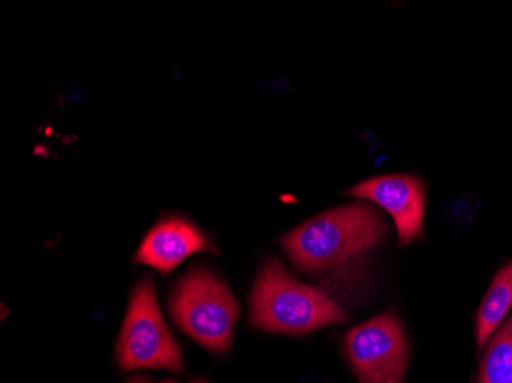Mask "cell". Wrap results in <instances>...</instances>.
Wrapping results in <instances>:
<instances>
[{"mask_svg": "<svg viewBox=\"0 0 512 383\" xmlns=\"http://www.w3.org/2000/svg\"><path fill=\"white\" fill-rule=\"evenodd\" d=\"M388 224L367 203H352L319 213L281 236L279 244L302 272L338 269L381 243Z\"/></svg>", "mask_w": 512, "mask_h": 383, "instance_id": "1", "label": "cell"}, {"mask_svg": "<svg viewBox=\"0 0 512 383\" xmlns=\"http://www.w3.org/2000/svg\"><path fill=\"white\" fill-rule=\"evenodd\" d=\"M327 293L293 278L278 259H267L250 296L249 321L258 330L304 334L347 321Z\"/></svg>", "mask_w": 512, "mask_h": 383, "instance_id": "2", "label": "cell"}, {"mask_svg": "<svg viewBox=\"0 0 512 383\" xmlns=\"http://www.w3.org/2000/svg\"><path fill=\"white\" fill-rule=\"evenodd\" d=\"M169 308L178 327L207 350L226 353L232 347L237 299L211 270L186 273L172 293Z\"/></svg>", "mask_w": 512, "mask_h": 383, "instance_id": "3", "label": "cell"}, {"mask_svg": "<svg viewBox=\"0 0 512 383\" xmlns=\"http://www.w3.org/2000/svg\"><path fill=\"white\" fill-rule=\"evenodd\" d=\"M117 357L125 371L161 368L180 373L183 354L161 316L154 284L145 278L135 285L120 331Z\"/></svg>", "mask_w": 512, "mask_h": 383, "instance_id": "4", "label": "cell"}, {"mask_svg": "<svg viewBox=\"0 0 512 383\" xmlns=\"http://www.w3.org/2000/svg\"><path fill=\"white\" fill-rule=\"evenodd\" d=\"M345 353L361 383L404 382L408 342L394 313L375 316L348 331Z\"/></svg>", "mask_w": 512, "mask_h": 383, "instance_id": "5", "label": "cell"}, {"mask_svg": "<svg viewBox=\"0 0 512 383\" xmlns=\"http://www.w3.org/2000/svg\"><path fill=\"white\" fill-rule=\"evenodd\" d=\"M345 194L373 201L390 213L398 229L401 246L421 238L427 203V192L421 178L404 174L381 175L361 181Z\"/></svg>", "mask_w": 512, "mask_h": 383, "instance_id": "6", "label": "cell"}, {"mask_svg": "<svg viewBox=\"0 0 512 383\" xmlns=\"http://www.w3.org/2000/svg\"><path fill=\"white\" fill-rule=\"evenodd\" d=\"M200 252H212L207 236L194 224L171 217L158 223L146 235L135 259L168 275L180 266L181 261Z\"/></svg>", "mask_w": 512, "mask_h": 383, "instance_id": "7", "label": "cell"}, {"mask_svg": "<svg viewBox=\"0 0 512 383\" xmlns=\"http://www.w3.org/2000/svg\"><path fill=\"white\" fill-rule=\"evenodd\" d=\"M512 307V261L497 272L480 305L476 319V341L480 348L493 338Z\"/></svg>", "mask_w": 512, "mask_h": 383, "instance_id": "8", "label": "cell"}, {"mask_svg": "<svg viewBox=\"0 0 512 383\" xmlns=\"http://www.w3.org/2000/svg\"><path fill=\"white\" fill-rule=\"evenodd\" d=\"M477 383H512V316L490 339Z\"/></svg>", "mask_w": 512, "mask_h": 383, "instance_id": "9", "label": "cell"}, {"mask_svg": "<svg viewBox=\"0 0 512 383\" xmlns=\"http://www.w3.org/2000/svg\"><path fill=\"white\" fill-rule=\"evenodd\" d=\"M129 383H154L151 380L145 379V377H134V379L129 380ZM160 383H175L174 380H165V382Z\"/></svg>", "mask_w": 512, "mask_h": 383, "instance_id": "10", "label": "cell"}, {"mask_svg": "<svg viewBox=\"0 0 512 383\" xmlns=\"http://www.w3.org/2000/svg\"><path fill=\"white\" fill-rule=\"evenodd\" d=\"M192 383H206V382H192Z\"/></svg>", "mask_w": 512, "mask_h": 383, "instance_id": "11", "label": "cell"}]
</instances>
